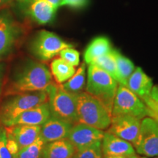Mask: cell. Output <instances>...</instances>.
<instances>
[{
  "mask_svg": "<svg viewBox=\"0 0 158 158\" xmlns=\"http://www.w3.org/2000/svg\"><path fill=\"white\" fill-rule=\"evenodd\" d=\"M153 86L152 79L141 68H136L128 79L127 87L143 101L149 97Z\"/></svg>",
  "mask_w": 158,
  "mask_h": 158,
  "instance_id": "15",
  "label": "cell"
},
{
  "mask_svg": "<svg viewBox=\"0 0 158 158\" xmlns=\"http://www.w3.org/2000/svg\"><path fill=\"white\" fill-rule=\"evenodd\" d=\"M133 147L138 154L147 157L158 156V122L147 116L142 118Z\"/></svg>",
  "mask_w": 158,
  "mask_h": 158,
  "instance_id": "7",
  "label": "cell"
},
{
  "mask_svg": "<svg viewBox=\"0 0 158 158\" xmlns=\"http://www.w3.org/2000/svg\"><path fill=\"white\" fill-rule=\"evenodd\" d=\"M25 11L40 24H45L52 20L56 10L44 0H20Z\"/></svg>",
  "mask_w": 158,
  "mask_h": 158,
  "instance_id": "14",
  "label": "cell"
},
{
  "mask_svg": "<svg viewBox=\"0 0 158 158\" xmlns=\"http://www.w3.org/2000/svg\"><path fill=\"white\" fill-rule=\"evenodd\" d=\"M141 121L130 115L113 116L106 131L130 142L133 146L138 135Z\"/></svg>",
  "mask_w": 158,
  "mask_h": 158,
  "instance_id": "9",
  "label": "cell"
},
{
  "mask_svg": "<svg viewBox=\"0 0 158 158\" xmlns=\"http://www.w3.org/2000/svg\"><path fill=\"white\" fill-rule=\"evenodd\" d=\"M2 78H3V66L0 64V92H1L2 84Z\"/></svg>",
  "mask_w": 158,
  "mask_h": 158,
  "instance_id": "32",
  "label": "cell"
},
{
  "mask_svg": "<svg viewBox=\"0 0 158 158\" xmlns=\"http://www.w3.org/2000/svg\"><path fill=\"white\" fill-rule=\"evenodd\" d=\"M44 145L45 142L39 135L34 143L20 149L14 158H42Z\"/></svg>",
  "mask_w": 158,
  "mask_h": 158,
  "instance_id": "24",
  "label": "cell"
},
{
  "mask_svg": "<svg viewBox=\"0 0 158 158\" xmlns=\"http://www.w3.org/2000/svg\"><path fill=\"white\" fill-rule=\"evenodd\" d=\"M60 58L62 59L64 62H66L70 65L74 67H77L80 63V54L76 49L73 48L72 47L62 49L59 52Z\"/></svg>",
  "mask_w": 158,
  "mask_h": 158,
  "instance_id": "27",
  "label": "cell"
},
{
  "mask_svg": "<svg viewBox=\"0 0 158 158\" xmlns=\"http://www.w3.org/2000/svg\"><path fill=\"white\" fill-rule=\"evenodd\" d=\"M118 83L96 64H88L85 91L98 99L111 112Z\"/></svg>",
  "mask_w": 158,
  "mask_h": 158,
  "instance_id": "3",
  "label": "cell"
},
{
  "mask_svg": "<svg viewBox=\"0 0 158 158\" xmlns=\"http://www.w3.org/2000/svg\"><path fill=\"white\" fill-rule=\"evenodd\" d=\"M86 63L83 62L76 70L75 74L69 80L63 84H60L61 86L65 91L72 94H78L84 92L86 87Z\"/></svg>",
  "mask_w": 158,
  "mask_h": 158,
  "instance_id": "20",
  "label": "cell"
},
{
  "mask_svg": "<svg viewBox=\"0 0 158 158\" xmlns=\"http://www.w3.org/2000/svg\"><path fill=\"white\" fill-rule=\"evenodd\" d=\"M77 122L106 131L111 122V112L101 101L86 91L77 94Z\"/></svg>",
  "mask_w": 158,
  "mask_h": 158,
  "instance_id": "2",
  "label": "cell"
},
{
  "mask_svg": "<svg viewBox=\"0 0 158 158\" xmlns=\"http://www.w3.org/2000/svg\"><path fill=\"white\" fill-rule=\"evenodd\" d=\"M6 135H7V140H6V147L8 149L9 152L14 158L19 152L20 148L15 138L12 135V133L8 130H6Z\"/></svg>",
  "mask_w": 158,
  "mask_h": 158,
  "instance_id": "28",
  "label": "cell"
},
{
  "mask_svg": "<svg viewBox=\"0 0 158 158\" xmlns=\"http://www.w3.org/2000/svg\"><path fill=\"white\" fill-rule=\"evenodd\" d=\"M127 158H140L139 156L136 155V154H135V155H133L131 156H130V157H128Z\"/></svg>",
  "mask_w": 158,
  "mask_h": 158,
  "instance_id": "35",
  "label": "cell"
},
{
  "mask_svg": "<svg viewBox=\"0 0 158 158\" xmlns=\"http://www.w3.org/2000/svg\"><path fill=\"white\" fill-rule=\"evenodd\" d=\"M73 124L71 122L51 116L41 125L40 136L45 143L67 138Z\"/></svg>",
  "mask_w": 158,
  "mask_h": 158,
  "instance_id": "12",
  "label": "cell"
},
{
  "mask_svg": "<svg viewBox=\"0 0 158 158\" xmlns=\"http://www.w3.org/2000/svg\"><path fill=\"white\" fill-rule=\"evenodd\" d=\"M6 130L0 129V158H13L6 147Z\"/></svg>",
  "mask_w": 158,
  "mask_h": 158,
  "instance_id": "29",
  "label": "cell"
},
{
  "mask_svg": "<svg viewBox=\"0 0 158 158\" xmlns=\"http://www.w3.org/2000/svg\"><path fill=\"white\" fill-rule=\"evenodd\" d=\"M112 51L115 56L118 73L122 79V84L127 86L128 79L135 70V66L130 59L123 56L118 51L112 49Z\"/></svg>",
  "mask_w": 158,
  "mask_h": 158,
  "instance_id": "23",
  "label": "cell"
},
{
  "mask_svg": "<svg viewBox=\"0 0 158 158\" xmlns=\"http://www.w3.org/2000/svg\"><path fill=\"white\" fill-rule=\"evenodd\" d=\"M10 1V0H0V7L7 5Z\"/></svg>",
  "mask_w": 158,
  "mask_h": 158,
  "instance_id": "34",
  "label": "cell"
},
{
  "mask_svg": "<svg viewBox=\"0 0 158 158\" xmlns=\"http://www.w3.org/2000/svg\"><path fill=\"white\" fill-rule=\"evenodd\" d=\"M73 158H103L101 141L83 149L78 150Z\"/></svg>",
  "mask_w": 158,
  "mask_h": 158,
  "instance_id": "25",
  "label": "cell"
},
{
  "mask_svg": "<svg viewBox=\"0 0 158 158\" xmlns=\"http://www.w3.org/2000/svg\"><path fill=\"white\" fill-rule=\"evenodd\" d=\"M104 132L92 126L77 122L73 125L67 138L78 151L102 141Z\"/></svg>",
  "mask_w": 158,
  "mask_h": 158,
  "instance_id": "10",
  "label": "cell"
},
{
  "mask_svg": "<svg viewBox=\"0 0 158 158\" xmlns=\"http://www.w3.org/2000/svg\"><path fill=\"white\" fill-rule=\"evenodd\" d=\"M111 50V45L107 37H96L89 44L85 51V63L89 64L93 62L95 59L108 54Z\"/></svg>",
  "mask_w": 158,
  "mask_h": 158,
  "instance_id": "19",
  "label": "cell"
},
{
  "mask_svg": "<svg viewBox=\"0 0 158 158\" xmlns=\"http://www.w3.org/2000/svg\"><path fill=\"white\" fill-rule=\"evenodd\" d=\"M92 64H96L99 68L102 69L106 73H108L118 84H122V79L119 76L115 56H114L112 50L108 54L95 59L92 62Z\"/></svg>",
  "mask_w": 158,
  "mask_h": 158,
  "instance_id": "22",
  "label": "cell"
},
{
  "mask_svg": "<svg viewBox=\"0 0 158 158\" xmlns=\"http://www.w3.org/2000/svg\"><path fill=\"white\" fill-rule=\"evenodd\" d=\"M155 158H158V156H157V157H155Z\"/></svg>",
  "mask_w": 158,
  "mask_h": 158,
  "instance_id": "37",
  "label": "cell"
},
{
  "mask_svg": "<svg viewBox=\"0 0 158 158\" xmlns=\"http://www.w3.org/2000/svg\"><path fill=\"white\" fill-rule=\"evenodd\" d=\"M44 1L47 2L52 5L55 9H57L60 6L61 0H44Z\"/></svg>",
  "mask_w": 158,
  "mask_h": 158,
  "instance_id": "31",
  "label": "cell"
},
{
  "mask_svg": "<svg viewBox=\"0 0 158 158\" xmlns=\"http://www.w3.org/2000/svg\"><path fill=\"white\" fill-rule=\"evenodd\" d=\"M8 127L7 130L15 138L20 149L34 143L39 137L41 129V126L40 125L27 124H19Z\"/></svg>",
  "mask_w": 158,
  "mask_h": 158,
  "instance_id": "17",
  "label": "cell"
},
{
  "mask_svg": "<svg viewBox=\"0 0 158 158\" xmlns=\"http://www.w3.org/2000/svg\"><path fill=\"white\" fill-rule=\"evenodd\" d=\"M51 112L48 102L36 107L26 110L13 120L7 122L4 125L7 127L19 124L27 125H40L44 124L51 117Z\"/></svg>",
  "mask_w": 158,
  "mask_h": 158,
  "instance_id": "11",
  "label": "cell"
},
{
  "mask_svg": "<svg viewBox=\"0 0 158 158\" xmlns=\"http://www.w3.org/2000/svg\"><path fill=\"white\" fill-rule=\"evenodd\" d=\"M52 83V75L46 65L30 62L15 76L7 89V94H19L45 91Z\"/></svg>",
  "mask_w": 158,
  "mask_h": 158,
  "instance_id": "1",
  "label": "cell"
},
{
  "mask_svg": "<svg viewBox=\"0 0 158 158\" xmlns=\"http://www.w3.org/2000/svg\"><path fill=\"white\" fill-rule=\"evenodd\" d=\"M70 47L72 45L64 42L54 33L42 30L33 40L31 50L40 60L48 61L58 55L62 49Z\"/></svg>",
  "mask_w": 158,
  "mask_h": 158,
  "instance_id": "8",
  "label": "cell"
},
{
  "mask_svg": "<svg viewBox=\"0 0 158 158\" xmlns=\"http://www.w3.org/2000/svg\"><path fill=\"white\" fill-rule=\"evenodd\" d=\"M111 115H130L142 119L149 116L150 111L145 103L127 86L118 84L112 106Z\"/></svg>",
  "mask_w": 158,
  "mask_h": 158,
  "instance_id": "6",
  "label": "cell"
},
{
  "mask_svg": "<svg viewBox=\"0 0 158 158\" xmlns=\"http://www.w3.org/2000/svg\"><path fill=\"white\" fill-rule=\"evenodd\" d=\"M77 149L68 138L45 143L42 158H73Z\"/></svg>",
  "mask_w": 158,
  "mask_h": 158,
  "instance_id": "16",
  "label": "cell"
},
{
  "mask_svg": "<svg viewBox=\"0 0 158 158\" xmlns=\"http://www.w3.org/2000/svg\"><path fill=\"white\" fill-rule=\"evenodd\" d=\"M142 158H148V157H142Z\"/></svg>",
  "mask_w": 158,
  "mask_h": 158,
  "instance_id": "36",
  "label": "cell"
},
{
  "mask_svg": "<svg viewBox=\"0 0 158 158\" xmlns=\"http://www.w3.org/2000/svg\"><path fill=\"white\" fill-rule=\"evenodd\" d=\"M101 143L103 156L117 155L128 157L135 154L133 144L106 130L104 132Z\"/></svg>",
  "mask_w": 158,
  "mask_h": 158,
  "instance_id": "13",
  "label": "cell"
},
{
  "mask_svg": "<svg viewBox=\"0 0 158 158\" xmlns=\"http://www.w3.org/2000/svg\"><path fill=\"white\" fill-rule=\"evenodd\" d=\"M88 0H61L60 6H70L73 7H81L86 5Z\"/></svg>",
  "mask_w": 158,
  "mask_h": 158,
  "instance_id": "30",
  "label": "cell"
},
{
  "mask_svg": "<svg viewBox=\"0 0 158 158\" xmlns=\"http://www.w3.org/2000/svg\"><path fill=\"white\" fill-rule=\"evenodd\" d=\"M103 158H127L124 156H117V155H106L103 156Z\"/></svg>",
  "mask_w": 158,
  "mask_h": 158,
  "instance_id": "33",
  "label": "cell"
},
{
  "mask_svg": "<svg viewBox=\"0 0 158 158\" xmlns=\"http://www.w3.org/2000/svg\"><path fill=\"white\" fill-rule=\"evenodd\" d=\"M143 102L149 108L150 117L158 122V85L153 86L149 97Z\"/></svg>",
  "mask_w": 158,
  "mask_h": 158,
  "instance_id": "26",
  "label": "cell"
},
{
  "mask_svg": "<svg viewBox=\"0 0 158 158\" xmlns=\"http://www.w3.org/2000/svg\"><path fill=\"white\" fill-rule=\"evenodd\" d=\"M51 116L73 124L77 123V94L65 91L54 82L46 89Z\"/></svg>",
  "mask_w": 158,
  "mask_h": 158,
  "instance_id": "4",
  "label": "cell"
},
{
  "mask_svg": "<svg viewBox=\"0 0 158 158\" xmlns=\"http://www.w3.org/2000/svg\"><path fill=\"white\" fill-rule=\"evenodd\" d=\"M48 102L46 91L17 94L6 102L0 109V122L5 124L26 110Z\"/></svg>",
  "mask_w": 158,
  "mask_h": 158,
  "instance_id": "5",
  "label": "cell"
},
{
  "mask_svg": "<svg viewBox=\"0 0 158 158\" xmlns=\"http://www.w3.org/2000/svg\"><path fill=\"white\" fill-rule=\"evenodd\" d=\"M76 71V67L68 64L61 58L54 59L51 64V75L58 84H62L69 80Z\"/></svg>",
  "mask_w": 158,
  "mask_h": 158,
  "instance_id": "21",
  "label": "cell"
},
{
  "mask_svg": "<svg viewBox=\"0 0 158 158\" xmlns=\"http://www.w3.org/2000/svg\"><path fill=\"white\" fill-rule=\"evenodd\" d=\"M16 29L6 17H0V59L10 51L15 38Z\"/></svg>",
  "mask_w": 158,
  "mask_h": 158,
  "instance_id": "18",
  "label": "cell"
}]
</instances>
